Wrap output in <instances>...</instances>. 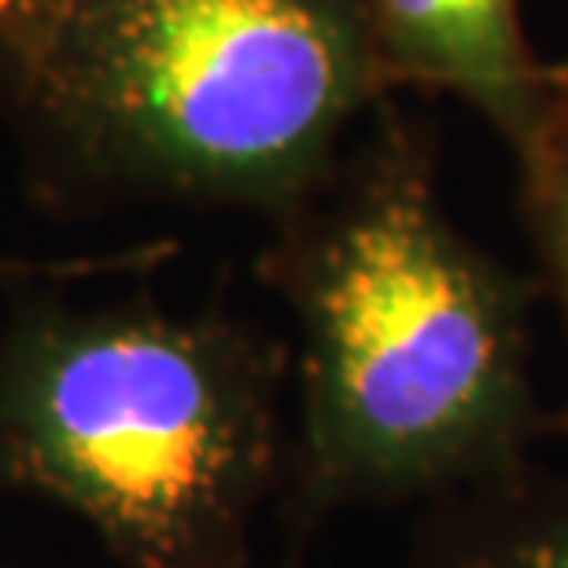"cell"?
<instances>
[{
    "label": "cell",
    "instance_id": "1",
    "mask_svg": "<svg viewBox=\"0 0 568 568\" xmlns=\"http://www.w3.org/2000/svg\"><path fill=\"white\" fill-rule=\"evenodd\" d=\"M300 328L284 469L288 568L347 506L432 503L528 465L539 406L525 292L384 133L277 219L258 258Z\"/></svg>",
    "mask_w": 568,
    "mask_h": 568
},
{
    "label": "cell",
    "instance_id": "2",
    "mask_svg": "<svg viewBox=\"0 0 568 568\" xmlns=\"http://www.w3.org/2000/svg\"><path fill=\"white\" fill-rule=\"evenodd\" d=\"M0 82L55 189L274 219L392 89L358 0H27Z\"/></svg>",
    "mask_w": 568,
    "mask_h": 568
},
{
    "label": "cell",
    "instance_id": "3",
    "mask_svg": "<svg viewBox=\"0 0 568 568\" xmlns=\"http://www.w3.org/2000/svg\"><path fill=\"white\" fill-rule=\"evenodd\" d=\"M284 377L225 311L30 292L0 328V495L74 514L115 568H247L288 469Z\"/></svg>",
    "mask_w": 568,
    "mask_h": 568
},
{
    "label": "cell",
    "instance_id": "4",
    "mask_svg": "<svg viewBox=\"0 0 568 568\" xmlns=\"http://www.w3.org/2000/svg\"><path fill=\"white\" fill-rule=\"evenodd\" d=\"M388 85L447 89L480 108L514 152L568 78L531 55L517 0H358Z\"/></svg>",
    "mask_w": 568,
    "mask_h": 568
},
{
    "label": "cell",
    "instance_id": "5",
    "mask_svg": "<svg viewBox=\"0 0 568 568\" xmlns=\"http://www.w3.org/2000/svg\"><path fill=\"white\" fill-rule=\"evenodd\" d=\"M410 568H568V480L531 465L425 503Z\"/></svg>",
    "mask_w": 568,
    "mask_h": 568
},
{
    "label": "cell",
    "instance_id": "6",
    "mask_svg": "<svg viewBox=\"0 0 568 568\" xmlns=\"http://www.w3.org/2000/svg\"><path fill=\"white\" fill-rule=\"evenodd\" d=\"M525 170V207L536 244L568 317V78L542 126L517 148Z\"/></svg>",
    "mask_w": 568,
    "mask_h": 568
},
{
    "label": "cell",
    "instance_id": "7",
    "mask_svg": "<svg viewBox=\"0 0 568 568\" xmlns=\"http://www.w3.org/2000/svg\"><path fill=\"white\" fill-rule=\"evenodd\" d=\"M16 4H27V0H0V11H4V8H16Z\"/></svg>",
    "mask_w": 568,
    "mask_h": 568
}]
</instances>
